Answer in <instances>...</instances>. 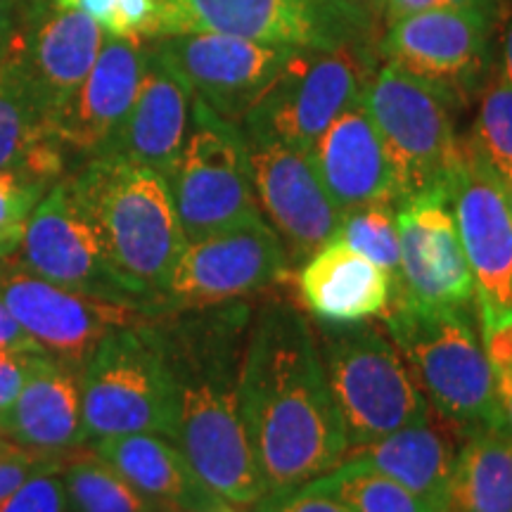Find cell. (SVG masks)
Wrapping results in <instances>:
<instances>
[{
    "label": "cell",
    "mask_w": 512,
    "mask_h": 512,
    "mask_svg": "<svg viewBox=\"0 0 512 512\" xmlns=\"http://www.w3.org/2000/svg\"><path fill=\"white\" fill-rule=\"evenodd\" d=\"M91 448L159 512H211L223 503L171 439L124 434L95 441Z\"/></svg>",
    "instance_id": "obj_26"
},
{
    "label": "cell",
    "mask_w": 512,
    "mask_h": 512,
    "mask_svg": "<svg viewBox=\"0 0 512 512\" xmlns=\"http://www.w3.org/2000/svg\"><path fill=\"white\" fill-rule=\"evenodd\" d=\"M505 192H508V202H510V211H512V185H508Z\"/></svg>",
    "instance_id": "obj_48"
},
{
    "label": "cell",
    "mask_w": 512,
    "mask_h": 512,
    "mask_svg": "<svg viewBox=\"0 0 512 512\" xmlns=\"http://www.w3.org/2000/svg\"><path fill=\"white\" fill-rule=\"evenodd\" d=\"M304 486L337 498L351 512H439L406 486L351 460H342L328 475Z\"/></svg>",
    "instance_id": "obj_30"
},
{
    "label": "cell",
    "mask_w": 512,
    "mask_h": 512,
    "mask_svg": "<svg viewBox=\"0 0 512 512\" xmlns=\"http://www.w3.org/2000/svg\"><path fill=\"white\" fill-rule=\"evenodd\" d=\"M185 242L264 219L240 126L192 98L190 131L169 178Z\"/></svg>",
    "instance_id": "obj_9"
},
{
    "label": "cell",
    "mask_w": 512,
    "mask_h": 512,
    "mask_svg": "<svg viewBox=\"0 0 512 512\" xmlns=\"http://www.w3.org/2000/svg\"><path fill=\"white\" fill-rule=\"evenodd\" d=\"M309 157L339 214L368 204L399 207L403 202L399 174L361 100L332 121Z\"/></svg>",
    "instance_id": "obj_20"
},
{
    "label": "cell",
    "mask_w": 512,
    "mask_h": 512,
    "mask_svg": "<svg viewBox=\"0 0 512 512\" xmlns=\"http://www.w3.org/2000/svg\"><path fill=\"white\" fill-rule=\"evenodd\" d=\"M254 512H351L347 505L328 494H318L309 486L283 491V494H268L252 508Z\"/></svg>",
    "instance_id": "obj_38"
},
{
    "label": "cell",
    "mask_w": 512,
    "mask_h": 512,
    "mask_svg": "<svg viewBox=\"0 0 512 512\" xmlns=\"http://www.w3.org/2000/svg\"><path fill=\"white\" fill-rule=\"evenodd\" d=\"M401 254V292L396 302L430 309H470L477 299L446 192H430L396 207ZM389 304V306H392Z\"/></svg>",
    "instance_id": "obj_17"
},
{
    "label": "cell",
    "mask_w": 512,
    "mask_h": 512,
    "mask_svg": "<svg viewBox=\"0 0 512 512\" xmlns=\"http://www.w3.org/2000/svg\"><path fill=\"white\" fill-rule=\"evenodd\" d=\"M67 458L43 456V453L29 451V448L15 444V441L0 437V501L8 498L12 491L19 489L29 477L38 475V472L62 467Z\"/></svg>",
    "instance_id": "obj_37"
},
{
    "label": "cell",
    "mask_w": 512,
    "mask_h": 512,
    "mask_svg": "<svg viewBox=\"0 0 512 512\" xmlns=\"http://www.w3.org/2000/svg\"><path fill=\"white\" fill-rule=\"evenodd\" d=\"M67 185L114 271L147 309L166 313V283L185 247L166 178L119 157H88Z\"/></svg>",
    "instance_id": "obj_3"
},
{
    "label": "cell",
    "mask_w": 512,
    "mask_h": 512,
    "mask_svg": "<svg viewBox=\"0 0 512 512\" xmlns=\"http://www.w3.org/2000/svg\"><path fill=\"white\" fill-rule=\"evenodd\" d=\"M192 95L147 43V64L126 119L95 157H119L169 178L190 131Z\"/></svg>",
    "instance_id": "obj_22"
},
{
    "label": "cell",
    "mask_w": 512,
    "mask_h": 512,
    "mask_svg": "<svg viewBox=\"0 0 512 512\" xmlns=\"http://www.w3.org/2000/svg\"><path fill=\"white\" fill-rule=\"evenodd\" d=\"M463 145L505 188L512 185V83L498 72L479 91L475 121Z\"/></svg>",
    "instance_id": "obj_31"
},
{
    "label": "cell",
    "mask_w": 512,
    "mask_h": 512,
    "mask_svg": "<svg viewBox=\"0 0 512 512\" xmlns=\"http://www.w3.org/2000/svg\"><path fill=\"white\" fill-rule=\"evenodd\" d=\"M349 448L366 446L432 413L387 330L361 323H311Z\"/></svg>",
    "instance_id": "obj_5"
},
{
    "label": "cell",
    "mask_w": 512,
    "mask_h": 512,
    "mask_svg": "<svg viewBox=\"0 0 512 512\" xmlns=\"http://www.w3.org/2000/svg\"><path fill=\"white\" fill-rule=\"evenodd\" d=\"M297 271L299 299L323 323H361L384 316L392 304L389 273L337 240L320 247Z\"/></svg>",
    "instance_id": "obj_25"
},
{
    "label": "cell",
    "mask_w": 512,
    "mask_h": 512,
    "mask_svg": "<svg viewBox=\"0 0 512 512\" xmlns=\"http://www.w3.org/2000/svg\"><path fill=\"white\" fill-rule=\"evenodd\" d=\"M69 512H159L93 451H74L62 465Z\"/></svg>",
    "instance_id": "obj_29"
},
{
    "label": "cell",
    "mask_w": 512,
    "mask_h": 512,
    "mask_svg": "<svg viewBox=\"0 0 512 512\" xmlns=\"http://www.w3.org/2000/svg\"><path fill=\"white\" fill-rule=\"evenodd\" d=\"M219 510H221V503H219V508H214L211 512H219Z\"/></svg>",
    "instance_id": "obj_49"
},
{
    "label": "cell",
    "mask_w": 512,
    "mask_h": 512,
    "mask_svg": "<svg viewBox=\"0 0 512 512\" xmlns=\"http://www.w3.org/2000/svg\"><path fill=\"white\" fill-rule=\"evenodd\" d=\"M254 306L247 299L185 309L171 323L155 318L176 384L174 444L197 477L233 508L266 496L240 418V370Z\"/></svg>",
    "instance_id": "obj_2"
},
{
    "label": "cell",
    "mask_w": 512,
    "mask_h": 512,
    "mask_svg": "<svg viewBox=\"0 0 512 512\" xmlns=\"http://www.w3.org/2000/svg\"><path fill=\"white\" fill-rule=\"evenodd\" d=\"M361 102L387 145L403 200L430 192L448 195L463 155V138L456 133L446 95L384 60L370 74Z\"/></svg>",
    "instance_id": "obj_7"
},
{
    "label": "cell",
    "mask_w": 512,
    "mask_h": 512,
    "mask_svg": "<svg viewBox=\"0 0 512 512\" xmlns=\"http://www.w3.org/2000/svg\"><path fill=\"white\" fill-rule=\"evenodd\" d=\"M479 337L505 415L512 401V311L479 309Z\"/></svg>",
    "instance_id": "obj_35"
},
{
    "label": "cell",
    "mask_w": 512,
    "mask_h": 512,
    "mask_svg": "<svg viewBox=\"0 0 512 512\" xmlns=\"http://www.w3.org/2000/svg\"><path fill=\"white\" fill-rule=\"evenodd\" d=\"M465 432L434 411L366 446L349 448L344 460L394 479L441 512Z\"/></svg>",
    "instance_id": "obj_24"
},
{
    "label": "cell",
    "mask_w": 512,
    "mask_h": 512,
    "mask_svg": "<svg viewBox=\"0 0 512 512\" xmlns=\"http://www.w3.org/2000/svg\"><path fill=\"white\" fill-rule=\"evenodd\" d=\"M145 64L143 38L105 36L93 69L53 121L50 131L57 143L88 157L98 155L131 110Z\"/></svg>",
    "instance_id": "obj_21"
},
{
    "label": "cell",
    "mask_w": 512,
    "mask_h": 512,
    "mask_svg": "<svg viewBox=\"0 0 512 512\" xmlns=\"http://www.w3.org/2000/svg\"><path fill=\"white\" fill-rule=\"evenodd\" d=\"M155 318L107 335L81 368V411L88 446L124 434H159L174 441L176 384Z\"/></svg>",
    "instance_id": "obj_6"
},
{
    "label": "cell",
    "mask_w": 512,
    "mask_h": 512,
    "mask_svg": "<svg viewBox=\"0 0 512 512\" xmlns=\"http://www.w3.org/2000/svg\"><path fill=\"white\" fill-rule=\"evenodd\" d=\"M240 418L266 496L328 475L349 451L311 320L287 299L254 309L242 354Z\"/></svg>",
    "instance_id": "obj_1"
},
{
    "label": "cell",
    "mask_w": 512,
    "mask_h": 512,
    "mask_svg": "<svg viewBox=\"0 0 512 512\" xmlns=\"http://www.w3.org/2000/svg\"><path fill=\"white\" fill-rule=\"evenodd\" d=\"M361 256L389 273L394 285V297L401 292V254L399 230H396V207L392 204H368L339 214L335 238Z\"/></svg>",
    "instance_id": "obj_32"
},
{
    "label": "cell",
    "mask_w": 512,
    "mask_h": 512,
    "mask_svg": "<svg viewBox=\"0 0 512 512\" xmlns=\"http://www.w3.org/2000/svg\"><path fill=\"white\" fill-rule=\"evenodd\" d=\"M290 259L266 219L185 242L164 290V309L185 311L249 299L290 278Z\"/></svg>",
    "instance_id": "obj_10"
},
{
    "label": "cell",
    "mask_w": 512,
    "mask_h": 512,
    "mask_svg": "<svg viewBox=\"0 0 512 512\" xmlns=\"http://www.w3.org/2000/svg\"><path fill=\"white\" fill-rule=\"evenodd\" d=\"M434 8H451V0H382V17L392 24L396 19Z\"/></svg>",
    "instance_id": "obj_42"
},
{
    "label": "cell",
    "mask_w": 512,
    "mask_h": 512,
    "mask_svg": "<svg viewBox=\"0 0 512 512\" xmlns=\"http://www.w3.org/2000/svg\"><path fill=\"white\" fill-rule=\"evenodd\" d=\"M60 147L8 53L0 60V171L22 166L60 181Z\"/></svg>",
    "instance_id": "obj_28"
},
{
    "label": "cell",
    "mask_w": 512,
    "mask_h": 512,
    "mask_svg": "<svg viewBox=\"0 0 512 512\" xmlns=\"http://www.w3.org/2000/svg\"><path fill=\"white\" fill-rule=\"evenodd\" d=\"M373 74L356 43L330 50H292L264 95L240 121L247 143H283L311 152L339 114L361 100Z\"/></svg>",
    "instance_id": "obj_8"
},
{
    "label": "cell",
    "mask_w": 512,
    "mask_h": 512,
    "mask_svg": "<svg viewBox=\"0 0 512 512\" xmlns=\"http://www.w3.org/2000/svg\"><path fill=\"white\" fill-rule=\"evenodd\" d=\"M55 183L57 181L38 176L22 166L0 171V238H8L19 245L31 211Z\"/></svg>",
    "instance_id": "obj_34"
},
{
    "label": "cell",
    "mask_w": 512,
    "mask_h": 512,
    "mask_svg": "<svg viewBox=\"0 0 512 512\" xmlns=\"http://www.w3.org/2000/svg\"><path fill=\"white\" fill-rule=\"evenodd\" d=\"M150 50L192 98L240 126L297 48L226 34H176L152 38Z\"/></svg>",
    "instance_id": "obj_13"
},
{
    "label": "cell",
    "mask_w": 512,
    "mask_h": 512,
    "mask_svg": "<svg viewBox=\"0 0 512 512\" xmlns=\"http://www.w3.org/2000/svg\"><path fill=\"white\" fill-rule=\"evenodd\" d=\"M19 27L17 0H0V60L8 55Z\"/></svg>",
    "instance_id": "obj_43"
},
{
    "label": "cell",
    "mask_w": 512,
    "mask_h": 512,
    "mask_svg": "<svg viewBox=\"0 0 512 512\" xmlns=\"http://www.w3.org/2000/svg\"><path fill=\"white\" fill-rule=\"evenodd\" d=\"M226 34L285 48L354 43L323 0H162L159 34Z\"/></svg>",
    "instance_id": "obj_16"
},
{
    "label": "cell",
    "mask_w": 512,
    "mask_h": 512,
    "mask_svg": "<svg viewBox=\"0 0 512 512\" xmlns=\"http://www.w3.org/2000/svg\"><path fill=\"white\" fill-rule=\"evenodd\" d=\"M0 437L55 458L86 446L79 373L43 356L12 406L0 413Z\"/></svg>",
    "instance_id": "obj_23"
},
{
    "label": "cell",
    "mask_w": 512,
    "mask_h": 512,
    "mask_svg": "<svg viewBox=\"0 0 512 512\" xmlns=\"http://www.w3.org/2000/svg\"><path fill=\"white\" fill-rule=\"evenodd\" d=\"M105 36L91 17L55 0H38L19 22L8 53L48 128L93 69Z\"/></svg>",
    "instance_id": "obj_15"
},
{
    "label": "cell",
    "mask_w": 512,
    "mask_h": 512,
    "mask_svg": "<svg viewBox=\"0 0 512 512\" xmlns=\"http://www.w3.org/2000/svg\"><path fill=\"white\" fill-rule=\"evenodd\" d=\"M501 19H503V29H501V55H498V74H501L508 83H512V10Z\"/></svg>",
    "instance_id": "obj_44"
},
{
    "label": "cell",
    "mask_w": 512,
    "mask_h": 512,
    "mask_svg": "<svg viewBox=\"0 0 512 512\" xmlns=\"http://www.w3.org/2000/svg\"><path fill=\"white\" fill-rule=\"evenodd\" d=\"M17 247H19L17 242H12L8 238H0V264H3V261H8L10 256H15Z\"/></svg>",
    "instance_id": "obj_45"
},
{
    "label": "cell",
    "mask_w": 512,
    "mask_h": 512,
    "mask_svg": "<svg viewBox=\"0 0 512 512\" xmlns=\"http://www.w3.org/2000/svg\"><path fill=\"white\" fill-rule=\"evenodd\" d=\"M441 512H512V437L465 432Z\"/></svg>",
    "instance_id": "obj_27"
},
{
    "label": "cell",
    "mask_w": 512,
    "mask_h": 512,
    "mask_svg": "<svg viewBox=\"0 0 512 512\" xmlns=\"http://www.w3.org/2000/svg\"><path fill=\"white\" fill-rule=\"evenodd\" d=\"M93 19L107 36L152 41L162 22V0H55Z\"/></svg>",
    "instance_id": "obj_33"
},
{
    "label": "cell",
    "mask_w": 512,
    "mask_h": 512,
    "mask_svg": "<svg viewBox=\"0 0 512 512\" xmlns=\"http://www.w3.org/2000/svg\"><path fill=\"white\" fill-rule=\"evenodd\" d=\"M219 512H242L240 508H233V505H228V503H221V510Z\"/></svg>",
    "instance_id": "obj_47"
},
{
    "label": "cell",
    "mask_w": 512,
    "mask_h": 512,
    "mask_svg": "<svg viewBox=\"0 0 512 512\" xmlns=\"http://www.w3.org/2000/svg\"><path fill=\"white\" fill-rule=\"evenodd\" d=\"M470 311L396 302L382 318L415 384L441 418L463 432H505L494 373Z\"/></svg>",
    "instance_id": "obj_4"
},
{
    "label": "cell",
    "mask_w": 512,
    "mask_h": 512,
    "mask_svg": "<svg viewBox=\"0 0 512 512\" xmlns=\"http://www.w3.org/2000/svg\"><path fill=\"white\" fill-rule=\"evenodd\" d=\"M12 261L48 283L152 313L107 261L93 228L76 207L67 178L57 181L31 211Z\"/></svg>",
    "instance_id": "obj_14"
},
{
    "label": "cell",
    "mask_w": 512,
    "mask_h": 512,
    "mask_svg": "<svg viewBox=\"0 0 512 512\" xmlns=\"http://www.w3.org/2000/svg\"><path fill=\"white\" fill-rule=\"evenodd\" d=\"M467 264L475 275L477 309L512 311V211L505 185L463 145L448 185Z\"/></svg>",
    "instance_id": "obj_19"
},
{
    "label": "cell",
    "mask_w": 512,
    "mask_h": 512,
    "mask_svg": "<svg viewBox=\"0 0 512 512\" xmlns=\"http://www.w3.org/2000/svg\"><path fill=\"white\" fill-rule=\"evenodd\" d=\"M496 19L475 10L434 8L396 19L382 36V55L446 95L453 107L479 95L491 72Z\"/></svg>",
    "instance_id": "obj_12"
},
{
    "label": "cell",
    "mask_w": 512,
    "mask_h": 512,
    "mask_svg": "<svg viewBox=\"0 0 512 512\" xmlns=\"http://www.w3.org/2000/svg\"><path fill=\"white\" fill-rule=\"evenodd\" d=\"M332 17L342 24L351 41H358L373 29L382 17V0H323Z\"/></svg>",
    "instance_id": "obj_39"
},
{
    "label": "cell",
    "mask_w": 512,
    "mask_h": 512,
    "mask_svg": "<svg viewBox=\"0 0 512 512\" xmlns=\"http://www.w3.org/2000/svg\"><path fill=\"white\" fill-rule=\"evenodd\" d=\"M0 512H69L62 467L38 472L0 501Z\"/></svg>",
    "instance_id": "obj_36"
},
{
    "label": "cell",
    "mask_w": 512,
    "mask_h": 512,
    "mask_svg": "<svg viewBox=\"0 0 512 512\" xmlns=\"http://www.w3.org/2000/svg\"><path fill=\"white\" fill-rule=\"evenodd\" d=\"M0 351H19V354H43L29 332L19 325V320L12 316V311L0 297ZM46 356V354H43Z\"/></svg>",
    "instance_id": "obj_41"
},
{
    "label": "cell",
    "mask_w": 512,
    "mask_h": 512,
    "mask_svg": "<svg viewBox=\"0 0 512 512\" xmlns=\"http://www.w3.org/2000/svg\"><path fill=\"white\" fill-rule=\"evenodd\" d=\"M505 432L512 437V401H510V406L505 408Z\"/></svg>",
    "instance_id": "obj_46"
},
{
    "label": "cell",
    "mask_w": 512,
    "mask_h": 512,
    "mask_svg": "<svg viewBox=\"0 0 512 512\" xmlns=\"http://www.w3.org/2000/svg\"><path fill=\"white\" fill-rule=\"evenodd\" d=\"M43 354H19V351H0V413H5L22 392L29 375L34 373Z\"/></svg>",
    "instance_id": "obj_40"
},
{
    "label": "cell",
    "mask_w": 512,
    "mask_h": 512,
    "mask_svg": "<svg viewBox=\"0 0 512 512\" xmlns=\"http://www.w3.org/2000/svg\"><path fill=\"white\" fill-rule=\"evenodd\" d=\"M0 297L43 354L76 373L98 349V344L121 328H136L155 318L140 311L88 294L67 290L24 271L17 261L0 264Z\"/></svg>",
    "instance_id": "obj_11"
},
{
    "label": "cell",
    "mask_w": 512,
    "mask_h": 512,
    "mask_svg": "<svg viewBox=\"0 0 512 512\" xmlns=\"http://www.w3.org/2000/svg\"><path fill=\"white\" fill-rule=\"evenodd\" d=\"M247 155L256 204L283 242L294 271L335 238L339 209L320 183L309 152L283 143H247Z\"/></svg>",
    "instance_id": "obj_18"
}]
</instances>
